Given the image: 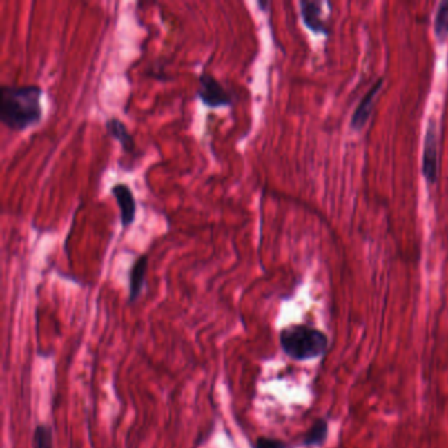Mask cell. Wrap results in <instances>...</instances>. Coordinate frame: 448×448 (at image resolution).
<instances>
[{
	"label": "cell",
	"instance_id": "cell-1",
	"mask_svg": "<svg viewBox=\"0 0 448 448\" xmlns=\"http://www.w3.org/2000/svg\"><path fill=\"white\" fill-rule=\"evenodd\" d=\"M43 90L37 84L0 87V121L14 132H23L42 120Z\"/></svg>",
	"mask_w": 448,
	"mask_h": 448
},
{
	"label": "cell",
	"instance_id": "cell-2",
	"mask_svg": "<svg viewBox=\"0 0 448 448\" xmlns=\"http://www.w3.org/2000/svg\"><path fill=\"white\" fill-rule=\"evenodd\" d=\"M285 355L298 362H305L324 355L327 350V337L322 331L309 326L285 327L279 335Z\"/></svg>",
	"mask_w": 448,
	"mask_h": 448
},
{
	"label": "cell",
	"instance_id": "cell-3",
	"mask_svg": "<svg viewBox=\"0 0 448 448\" xmlns=\"http://www.w3.org/2000/svg\"><path fill=\"white\" fill-rule=\"evenodd\" d=\"M197 97L202 100L204 106L211 108L229 107L231 104V96L220 81L208 72H204L199 78V90Z\"/></svg>",
	"mask_w": 448,
	"mask_h": 448
},
{
	"label": "cell",
	"instance_id": "cell-4",
	"mask_svg": "<svg viewBox=\"0 0 448 448\" xmlns=\"http://www.w3.org/2000/svg\"><path fill=\"white\" fill-rule=\"evenodd\" d=\"M423 175L429 183H435L438 179L439 171V158H438V135L436 126L433 121H430L425 138V149H423Z\"/></svg>",
	"mask_w": 448,
	"mask_h": 448
},
{
	"label": "cell",
	"instance_id": "cell-5",
	"mask_svg": "<svg viewBox=\"0 0 448 448\" xmlns=\"http://www.w3.org/2000/svg\"><path fill=\"white\" fill-rule=\"evenodd\" d=\"M110 192H112V196L115 197L116 203L119 205V209H120L122 228L126 229L136 220L137 204L133 192L128 184H124V183L115 184Z\"/></svg>",
	"mask_w": 448,
	"mask_h": 448
},
{
	"label": "cell",
	"instance_id": "cell-6",
	"mask_svg": "<svg viewBox=\"0 0 448 448\" xmlns=\"http://www.w3.org/2000/svg\"><path fill=\"white\" fill-rule=\"evenodd\" d=\"M148 255H139L135 260L130 272H129V304L136 302L139 299L142 289L145 286V277H146V270H148Z\"/></svg>",
	"mask_w": 448,
	"mask_h": 448
},
{
	"label": "cell",
	"instance_id": "cell-7",
	"mask_svg": "<svg viewBox=\"0 0 448 448\" xmlns=\"http://www.w3.org/2000/svg\"><path fill=\"white\" fill-rule=\"evenodd\" d=\"M382 81H384L382 79H379L372 86V88L367 92L366 96L363 97V100L360 101L359 107L353 112V120H351L353 129L360 130L366 125L368 119L371 117V112L373 108V101H375L376 95L379 94V91L382 87Z\"/></svg>",
	"mask_w": 448,
	"mask_h": 448
},
{
	"label": "cell",
	"instance_id": "cell-8",
	"mask_svg": "<svg viewBox=\"0 0 448 448\" xmlns=\"http://www.w3.org/2000/svg\"><path fill=\"white\" fill-rule=\"evenodd\" d=\"M106 129H107L109 136L115 138L117 142H120L122 149L125 150L126 153L135 151L136 149L135 138L130 135L126 125L121 120H119L116 117H110L106 121Z\"/></svg>",
	"mask_w": 448,
	"mask_h": 448
},
{
	"label": "cell",
	"instance_id": "cell-9",
	"mask_svg": "<svg viewBox=\"0 0 448 448\" xmlns=\"http://www.w3.org/2000/svg\"><path fill=\"white\" fill-rule=\"evenodd\" d=\"M301 17L304 24L309 28L314 33H326V27L324 21L321 20V8L320 4L315 1H300Z\"/></svg>",
	"mask_w": 448,
	"mask_h": 448
},
{
	"label": "cell",
	"instance_id": "cell-10",
	"mask_svg": "<svg viewBox=\"0 0 448 448\" xmlns=\"http://www.w3.org/2000/svg\"><path fill=\"white\" fill-rule=\"evenodd\" d=\"M327 422L325 420H317L313 423L311 430L306 433L302 445L306 447H313V446H320L325 442L327 436Z\"/></svg>",
	"mask_w": 448,
	"mask_h": 448
},
{
	"label": "cell",
	"instance_id": "cell-11",
	"mask_svg": "<svg viewBox=\"0 0 448 448\" xmlns=\"http://www.w3.org/2000/svg\"><path fill=\"white\" fill-rule=\"evenodd\" d=\"M33 448H53V429L50 425L39 423L33 433Z\"/></svg>",
	"mask_w": 448,
	"mask_h": 448
},
{
	"label": "cell",
	"instance_id": "cell-12",
	"mask_svg": "<svg viewBox=\"0 0 448 448\" xmlns=\"http://www.w3.org/2000/svg\"><path fill=\"white\" fill-rule=\"evenodd\" d=\"M435 35L440 41L448 37V0L442 1L435 16Z\"/></svg>",
	"mask_w": 448,
	"mask_h": 448
},
{
	"label": "cell",
	"instance_id": "cell-13",
	"mask_svg": "<svg viewBox=\"0 0 448 448\" xmlns=\"http://www.w3.org/2000/svg\"><path fill=\"white\" fill-rule=\"evenodd\" d=\"M254 448H288V445L280 439L260 436L254 443Z\"/></svg>",
	"mask_w": 448,
	"mask_h": 448
}]
</instances>
